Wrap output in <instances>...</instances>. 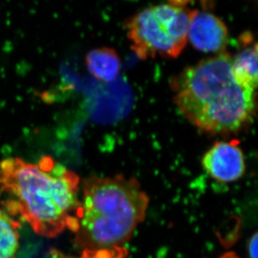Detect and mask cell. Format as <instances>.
I'll list each match as a JSON object with an SVG mask.
<instances>
[{
  "label": "cell",
  "instance_id": "cell-1",
  "mask_svg": "<svg viewBox=\"0 0 258 258\" xmlns=\"http://www.w3.org/2000/svg\"><path fill=\"white\" fill-rule=\"evenodd\" d=\"M80 178L50 156L29 163L19 157L0 162V196L10 215H19L35 232L54 237L76 232L81 205Z\"/></svg>",
  "mask_w": 258,
  "mask_h": 258
},
{
  "label": "cell",
  "instance_id": "cell-2",
  "mask_svg": "<svg viewBox=\"0 0 258 258\" xmlns=\"http://www.w3.org/2000/svg\"><path fill=\"white\" fill-rule=\"evenodd\" d=\"M231 58L228 52L215 54L171 79L174 102L201 132L229 134L242 129L252 119L255 92L237 83Z\"/></svg>",
  "mask_w": 258,
  "mask_h": 258
},
{
  "label": "cell",
  "instance_id": "cell-3",
  "mask_svg": "<svg viewBox=\"0 0 258 258\" xmlns=\"http://www.w3.org/2000/svg\"><path fill=\"white\" fill-rule=\"evenodd\" d=\"M148 205L136 178L90 176L83 182L76 243L84 250L123 246L143 222Z\"/></svg>",
  "mask_w": 258,
  "mask_h": 258
},
{
  "label": "cell",
  "instance_id": "cell-4",
  "mask_svg": "<svg viewBox=\"0 0 258 258\" xmlns=\"http://www.w3.org/2000/svg\"><path fill=\"white\" fill-rule=\"evenodd\" d=\"M188 2L164 3L146 8L126 23L132 49L142 59L176 58L188 42L192 10Z\"/></svg>",
  "mask_w": 258,
  "mask_h": 258
},
{
  "label": "cell",
  "instance_id": "cell-5",
  "mask_svg": "<svg viewBox=\"0 0 258 258\" xmlns=\"http://www.w3.org/2000/svg\"><path fill=\"white\" fill-rule=\"evenodd\" d=\"M202 163L210 176L220 182L236 181L246 171L245 157L238 140L216 142L205 153Z\"/></svg>",
  "mask_w": 258,
  "mask_h": 258
},
{
  "label": "cell",
  "instance_id": "cell-6",
  "mask_svg": "<svg viewBox=\"0 0 258 258\" xmlns=\"http://www.w3.org/2000/svg\"><path fill=\"white\" fill-rule=\"evenodd\" d=\"M229 31L219 17L205 10H192L188 28V41L201 51L217 54L225 52Z\"/></svg>",
  "mask_w": 258,
  "mask_h": 258
},
{
  "label": "cell",
  "instance_id": "cell-7",
  "mask_svg": "<svg viewBox=\"0 0 258 258\" xmlns=\"http://www.w3.org/2000/svg\"><path fill=\"white\" fill-rule=\"evenodd\" d=\"M241 50L231 58V70L237 83L246 90L255 92L257 87V44L251 33L239 37Z\"/></svg>",
  "mask_w": 258,
  "mask_h": 258
},
{
  "label": "cell",
  "instance_id": "cell-8",
  "mask_svg": "<svg viewBox=\"0 0 258 258\" xmlns=\"http://www.w3.org/2000/svg\"><path fill=\"white\" fill-rule=\"evenodd\" d=\"M88 71L98 81L111 82L119 75L121 62L112 48L102 47L90 50L86 57Z\"/></svg>",
  "mask_w": 258,
  "mask_h": 258
},
{
  "label": "cell",
  "instance_id": "cell-9",
  "mask_svg": "<svg viewBox=\"0 0 258 258\" xmlns=\"http://www.w3.org/2000/svg\"><path fill=\"white\" fill-rule=\"evenodd\" d=\"M20 224L0 207V258H15L20 245Z\"/></svg>",
  "mask_w": 258,
  "mask_h": 258
},
{
  "label": "cell",
  "instance_id": "cell-10",
  "mask_svg": "<svg viewBox=\"0 0 258 258\" xmlns=\"http://www.w3.org/2000/svg\"><path fill=\"white\" fill-rule=\"evenodd\" d=\"M53 254L58 258H128L129 256L128 250L123 246H115L110 248L95 249V250L85 249L81 256L78 257L66 256L64 254L56 251H54Z\"/></svg>",
  "mask_w": 258,
  "mask_h": 258
},
{
  "label": "cell",
  "instance_id": "cell-11",
  "mask_svg": "<svg viewBox=\"0 0 258 258\" xmlns=\"http://www.w3.org/2000/svg\"><path fill=\"white\" fill-rule=\"evenodd\" d=\"M257 233L254 234L248 244V253L250 258H257Z\"/></svg>",
  "mask_w": 258,
  "mask_h": 258
},
{
  "label": "cell",
  "instance_id": "cell-12",
  "mask_svg": "<svg viewBox=\"0 0 258 258\" xmlns=\"http://www.w3.org/2000/svg\"><path fill=\"white\" fill-rule=\"evenodd\" d=\"M233 252H228V253L224 254L223 256H221L220 258H231L233 256Z\"/></svg>",
  "mask_w": 258,
  "mask_h": 258
},
{
  "label": "cell",
  "instance_id": "cell-13",
  "mask_svg": "<svg viewBox=\"0 0 258 258\" xmlns=\"http://www.w3.org/2000/svg\"><path fill=\"white\" fill-rule=\"evenodd\" d=\"M231 258H238L237 257V256H236V255H235V253L233 254V256H232V257Z\"/></svg>",
  "mask_w": 258,
  "mask_h": 258
}]
</instances>
